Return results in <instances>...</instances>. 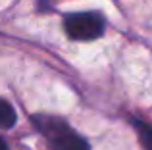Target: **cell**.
<instances>
[{"label": "cell", "instance_id": "cell-1", "mask_svg": "<svg viewBox=\"0 0 152 150\" xmlns=\"http://www.w3.org/2000/svg\"><path fill=\"white\" fill-rule=\"evenodd\" d=\"M39 131L48 139L52 150H91L89 143L77 133H73L67 123L60 117L52 116H37L35 117Z\"/></svg>", "mask_w": 152, "mask_h": 150}, {"label": "cell", "instance_id": "cell-2", "mask_svg": "<svg viewBox=\"0 0 152 150\" xmlns=\"http://www.w3.org/2000/svg\"><path fill=\"white\" fill-rule=\"evenodd\" d=\"M106 21L98 12H79L69 14L64 19V29L73 41H94L102 37Z\"/></svg>", "mask_w": 152, "mask_h": 150}, {"label": "cell", "instance_id": "cell-3", "mask_svg": "<svg viewBox=\"0 0 152 150\" xmlns=\"http://www.w3.org/2000/svg\"><path fill=\"white\" fill-rule=\"evenodd\" d=\"M15 119H18V116H15V110L12 108V104L8 100H2L0 102V125H2V129H10L15 123Z\"/></svg>", "mask_w": 152, "mask_h": 150}, {"label": "cell", "instance_id": "cell-4", "mask_svg": "<svg viewBox=\"0 0 152 150\" xmlns=\"http://www.w3.org/2000/svg\"><path fill=\"white\" fill-rule=\"evenodd\" d=\"M133 125H135V129H137V135H139V139H141L142 146L146 150H152V125L145 123V121H139V119H135Z\"/></svg>", "mask_w": 152, "mask_h": 150}, {"label": "cell", "instance_id": "cell-5", "mask_svg": "<svg viewBox=\"0 0 152 150\" xmlns=\"http://www.w3.org/2000/svg\"><path fill=\"white\" fill-rule=\"evenodd\" d=\"M0 148H2V150H8V144H6V141H0Z\"/></svg>", "mask_w": 152, "mask_h": 150}]
</instances>
